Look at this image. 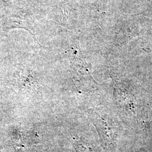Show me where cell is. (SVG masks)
I'll use <instances>...</instances> for the list:
<instances>
[{
	"label": "cell",
	"instance_id": "obj_1",
	"mask_svg": "<svg viewBox=\"0 0 152 152\" xmlns=\"http://www.w3.org/2000/svg\"><path fill=\"white\" fill-rule=\"evenodd\" d=\"M92 118L105 152H116L122 127L121 118L112 112H98L94 113Z\"/></svg>",
	"mask_w": 152,
	"mask_h": 152
},
{
	"label": "cell",
	"instance_id": "obj_2",
	"mask_svg": "<svg viewBox=\"0 0 152 152\" xmlns=\"http://www.w3.org/2000/svg\"><path fill=\"white\" fill-rule=\"evenodd\" d=\"M16 18H18V19H15L12 21V23H14V25H13L12 26H14V27L22 28L26 29L28 32L31 33V34H32L35 38L34 29L31 18L27 15L26 14H24V15L18 16Z\"/></svg>",
	"mask_w": 152,
	"mask_h": 152
}]
</instances>
